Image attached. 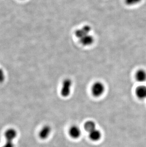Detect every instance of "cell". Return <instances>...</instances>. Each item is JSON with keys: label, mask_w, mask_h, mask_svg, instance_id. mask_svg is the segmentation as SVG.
I'll list each match as a JSON object with an SVG mask.
<instances>
[{"label": "cell", "mask_w": 146, "mask_h": 147, "mask_svg": "<svg viewBox=\"0 0 146 147\" xmlns=\"http://www.w3.org/2000/svg\"><path fill=\"white\" fill-rule=\"evenodd\" d=\"M18 135V132L13 128H9L4 132L6 142L1 147H15L13 141Z\"/></svg>", "instance_id": "cell-1"}, {"label": "cell", "mask_w": 146, "mask_h": 147, "mask_svg": "<svg viewBox=\"0 0 146 147\" xmlns=\"http://www.w3.org/2000/svg\"><path fill=\"white\" fill-rule=\"evenodd\" d=\"M105 87L102 82H96L91 87V92L92 95L96 98L100 97L104 93Z\"/></svg>", "instance_id": "cell-2"}, {"label": "cell", "mask_w": 146, "mask_h": 147, "mask_svg": "<svg viewBox=\"0 0 146 147\" xmlns=\"http://www.w3.org/2000/svg\"><path fill=\"white\" fill-rule=\"evenodd\" d=\"M73 82L71 80L68 78L64 80L61 89V95L64 98H67L70 96L72 90Z\"/></svg>", "instance_id": "cell-3"}, {"label": "cell", "mask_w": 146, "mask_h": 147, "mask_svg": "<svg viewBox=\"0 0 146 147\" xmlns=\"http://www.w3.org/2000/svg\"><path fill=\"white\" fill-rule=\"evenodd\" d=\"M92 31V28L90 25H86L81 28L77 29L74 32V35L77 39H80L81 38L90 34Z\"/></svg>", "instance_id": "cell-4"}, {"label": "cell", "mask_w": 146, "mask_h": 147, "mask_svg": "<svg viewBox=\"0 0 146 147\" xmlns=\"http://www.w3.org/2000/svg\"><path fill=\"white\" fill-rule=\"evenodd\" d=\"M52 132V128L48 125H46L42 127L39 132V137L42 140L48 139Z\"/></svg>", "instance_id": "cell-5"}, {"label": "cell", "mask_w": 146, "mask_h": 147, "mask_svg": "<svg viewBox=\"0 0 146 147\" xmlns=\"http://www.w3.org/2000/svg\"><path fill=\"white\" fill-rule=\"evenodd\" d=\"M135 95L139 100H146V86L141 85L135 89Z\"/></svg>", "instance_id": "cell-6"}, {"label": "cell", "mask_w": 146, "mask_h": 147, "mask_svg": "<svg viewBox=\"0 0 146 147\" xmlns=\"http://www.w3.org/2000/svg\"><path fill=\"white\" fill-rule=\"evenodd\" d=\"M69 136L73 139H77L80 137L82 132L80 128L77 125H73L69 129Z\"/></svg>", "instance_id": "cell-7"}, {"label": "cell", "mask_w": 146, "mask_h": 147, "mask_svg": "<svg viewBox=\"0 0 146 147\" xmlns=\"http://www.w3.org/2000/svg\"><path fill=\"white\" fill-rule=\"evenodd\" d=\"M94 36L89 34L79 39V42L83 46H89L94 43Z\"/></svg>", "instance_id": "cell-8"}, {"label": "cell", "mask_w": 146, "mask_h": 147, "mask_svg": "<svg viewBox=\"0 0 146 147\" xmlns=\"http://www.w3.org/2000/svg\"><path fill=\"white\" fill-rule=\"evenodd\" d=\"M102 136V134L101 131L97 128L89 133V137L92 142H98L101 140Z\"/></svg>", "instance_id": "cell-9"}, {"label": "cell", "mask_w": 146, "mask_h": 147, "mask_svg": "<svg viewBox=\"0 0 146 147\" xmlns=\"http://www.w3.org/2000/svg\"><path fill=\"white\" fill-rule=\"evenodd\" d=\"M135 79L139 83L146 82V71L144 69H139L135 74Z\"/></svg>", "instance_id": "cell-10"}, {"label": "cell", "mask_w": 146, "mask_h": 147, "mask_svg": "<svg viewBox=\"0 0 146 147\" xmlns=\"http://www.w3.org/2000/svg\"><path fill=\"white\" fill-rule=\"evenodd\" d=\"M96 129V125L94 121H88L84 123V129L88 133Z\"/></svg>", "instance_id": "cell-11"}, {"label": "cell", "mask_w": 146, "mask_h": 147, "mask_svg": "<svg viewBox=\"0 0 146 147\" xmlns=\"http://www.w3.org/2000/svg\"><path fill=\"white\" fill-rule=\"evenodd\" d=\"M142 0H125V4L127 5L133 6L139 4Z\"/></svg>", "instance_id": "cell-12"}, {"label": "cell", "mask_w": 146, "mask_h": 147, "mask_svg": "<svg viewBox=\"0 0 146 147\" xmlns=\"http://www.w3.org/2000/svg\"><path fill=\"white\" fill-rule=\"evenodd\" d=\"M5 78V72L3 69L0 68V83H2L3 82H4Z\"/></svg>", "instance_id": "cell-13"}, {"label": "cell", "mask_w": 146, "mask_h": 147, "mask_svg": "<svg viewBox=\"0 0 146 147\" xmlns=\"http://www.w3.org/2000/svg\"><path fill=\"white\" fill-rule=\"evenodd\" d=\"M21 1H23V0H21Z\"/></svg>", "instance_id": "cell-14"}]
</instances>
